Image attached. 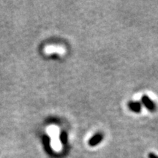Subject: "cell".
Listing matches in <instances>:
<instances>
[{
	"label": "cell",
	"instance_id": "1",
	"mask_svg": "<svg viewBox=\"0 0 158 158\" xmlns=\"http://www.w3.org/2000/svg\"><path fill=\"white\" fill-rule=\"evenodd\" d=\"M141 102H142V103H143V106H145V107L147 108L148 110H150V111H152V112L155 111V110H156V108H157L155 102H154L152 100L149 98V97H148L147 95H143V97H142Z\"/></svg>",
	"mask_w": 158,
	"mask_h": 158
},
{
	"label": "cell",
	"instance_id": "5",
	"mask_svg": "<svg viewBox=\"0 0 158 158\" xmlns=\"http://www.w3.org/2000/svg\"><path fill=\"white\" fill-rule=\"evenodd\" d=\"M59 138H60V141L62 144H67L68 143V133L64 131L62 132L59 135Z\"/></svg>",
	"mask_w": 158,
	"mask_h": 158
},
{
	"label": "cell",
	"instance_id": "4",
	"mask_svg": "<svg viewBox=\"0 0 158 158\" xmlns=\"http://www.w3.org/2000/svg\"><path fill=\"white\" fill-rule=\"evenodd\" d=\"M43 144H44L45 146V151L47 152V153L52 154V150H51V148L50 147V138H49L48 136L45 135H43Z\"/></svg>",
	"mask_w": 158,
	"mask_h": 158
},
{
	"label": "cell",
	"instance_id": "6",
	"mask_svg": "<svg viewBox=\"0 0 158 158\" xmlns=\"http://www.w3.org/2000/svg\"><path fill=\"white\" fill-rule=\"evenodd\" d=\"M149 158H158V156L152 152L149 154Z\"/></svg>",
	"mask_w": 158,
	"mask_h": 158
},
{
	"label": "cell",
	"instance_id": "2",
	"mask_svg": "<svg viewBox=\"0 0 158 158\" xmlns=\"http://www.w3.org/2000/svg\"><path fill=\"white\" fill-rule=\"evenodd\" d=\"M102 139H103V135L102 133H96L95 135L90 138L89 141V144L91 147H95L98 144L101 143Z\"/></svg>",
	"mask_w": 158,
	"mask_h": 158
},
{
	"label": "cell",
	"instance_id": "3",
	"mask_svg": "<svg viewBox=\"0 0 158 158\" xmlns=\"http://www.w3.org/2000/svg\"><path fill=\"white\" fill-rule=\"evenodd\" d=\"M128 107L135 113H140L141 110V105L139 102L130 101L128 102Z\"/></svg>",
	"mask_w": 158,
	"mask_h": 158
}]
</instances>
